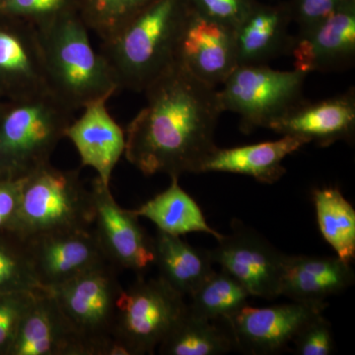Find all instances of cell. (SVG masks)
<instances>
[{
	"label": "cell",
	"instance_id": "cell-3",
	"mask_svg": "<svg viewBox=\"0 0 355 355\" xmlns=\"http://www.w3.org/2000/svg\"><path fill=\"white\" fill-rule=\"evenodd\" d=\"M49 90L76 112L120 90L106 60L95 51L89 30L73 13L39 28Z\"/></svg>",
	"mask_w": 355,
	"mask_h": 355
},
{
	"label": "cell",
	"instance_id": "cell-31",
	"mask_svg": "<svg viewBox=\"0 0 355 355\" xmlns=\"http://www.w3.org/2000/svg\"><path fill=\"white\" fill-rule=\"evenodd\" d=\"M259 0H188L205 17L236 29Z\"/></svg>",
	"mask_w": 355,
	"mask_h": 355
},
{
	"label": "cell",
	"instance_id": "cell-11",
	"mask_svg": "<svg viewBox=\"0 0 355 355\" xmlns=\"http://www.w3.org/2000/svg\"><path fill=\"white\" fill-rule=\"evenodd\" d=\"M324 307L298 301L265 308L246 305L225 322L236 349L250 354H275L293 343L306 324L323 314Z\"/></svg>",
	"mask_w": 355,
	"mask_h": 355
},
{
	"label": "cell",
	"instance_id": "cell-8",
	"mask_svg": "<svg viewBox=\"0 0 355 355\" xmlns=\"http://www.w3.org/2000/svg\"><path fill=\"white\" fill-rule=\"evenodd\" d=\"M187 308L184 296L160 277H139L118 299L114 338L128 355L153 354Z\"/></svg>",
	"mask_w": 355,
	"mask_h": 355
},
{
	"label": "cell",
	"instance_id": "cell-29",
	"mask_svg": "<svg viewBox=\"0 0 355 355\" xmlns=\"http://www.w3.org/2000/svg\"><path fill=\"white\" fill-rule=\"evenodd\" d=\"M0 12L19 18L36 27L77 13L76 0H2Z\"/></svg>",
	"mask_w": 355,
	"mask_h": 355
},
{
	"label": "cell",
	"instance_id": "cell-23",
	"mask_svg": "<svg viewBox=\"0 0 355 355\" xmlns=\"http://www.w3.org/2000/svg\"><path fill=\"white\" fill-rule=\"evenodd\" d=\"M132 211L135 216L149 219L157 226L158 230L168 234L205 233L214 236L217 241L223 237L210 227L198 203L180 186L178 177H171V184L167 190Z\"/></svg>",
	"mask_w": 355,
	"mask_h": 355
},
{
	"label": "cell",
	"instance_id": "cell-18",
	"mask_svg": "<svg viewBox=\"0 0 355 355\" xmlns=\"http://www.w3.org/2000/svg\"><path fill=\"white\" fill-rule=\"evenodd\" d=\"M268 128L282 135L304 137L322 146L350 139L355 130L354 90L322 101L302 100Z\"/></svg>",
	"mask_w": 355,
	"mask_h": 355
},
{
	"label": "cell",
	"instance_id": "cell-1",
	"mask_svg": "<svg viewBox=\"0 0 355 355\" xmlns=\"http://www.w3.org/2000/svg\"><path fill=\"white\" fill-rule=\"evenodd\" d=\"M146 104L125 132V158L146 176L198 173L216 146L218 90L174 64L144 91Z\"/></svg>",
	"mask_w": 355,
	"mask_h": 355
},
{
	"label": "cell",
	"instance_id": "cell-25",
	"mask_svg": "<svg viewBox=\"0 0 355 355\" xmlns=\"http://www.w3.org/2000/svg\"><path fill=\"white\" fill-rule=\"evenodd\" d=\"M317 220L322 235L345 263L355 258V210L338 188L313 191Z\"/></svg>",
	"mask_w": 355,
	"mask_h": 355
},
{
	"label": "cell",
	"instance_id": "cell-9",
	"mask_svg": "<svg viewBox=\"0 0 355 355\" xmlns=\"http://www.w3.org/2000/svg\"><path fill=\"white\" fill-rule=\"evenodd\" d=\"M214 263L237 279L250 296L273 300L280 296L282 268L286 254L241 222L234 221L232 233L209 250Z\"/></svg>",
	"mask_w": 355,
	"mask_h": 355
},
{
	"label": "cell",
	"instance_id": "cell-28",
	"mask_svg": "<svg viewBox=\"0 0 355 355\" xmlns=\"http://www.w3.org/2000/svg\"><path fill=\"white\" fill-rule=\"evenodd\" d=\"M39 289L27 243L13 233H0V292Z\"/></svg>",
	"mask_w": 355,
	"mask_h": 355
},
{
	"label": "cell",
	"instance_id": "cell-35",
	"mask_svg": "<svg viewBox=\"0 0 355 355\" xmlns=\"http://www.w3.org/2000/svg\"><path fill=\"white\" fill-rule=\"evenodd\" d=\"M3 178H6L4 176L3 173H2L1 170H0V179H3Z\"/></svg>",
	"mask_w": 355,
	"mask_h": 355
},
{
	"label": "cell",
	"instance_id": "cell-30",
	"mask_svg": "<svg viewBox=\"0 0 355 355\" xmlns=\"http://www.w3.org/2000/svg\"><path fill=\"white\" fill-rule=\"evenodd\" d=\"M36 291L0 292V355H8Z\"/></svg>",
	"mask_w": 355,
	"mask_h": 355
},
{
	"label": "cell",
	"instance_id": "cell-27",
	"mask_svg": "<svg viewBox=\"0 0 355 355\" xmlns=\"http://www.w3.org/2000/svg\"><path fill=\"white\" fill-rule=\"evenodd\" d=\"M153 0H76L84 24L106 41Z\"/></svg>",
	"mask_w": 355,
	"mask_h": 355
},
{
	"label": "cell",
	"instance_id": "cell-16",
	"mask_svg": "<svg viewBox=\"0 0 355 355\" xmlns=\"http://www.w3.org/2000/svg\"><path fill=\"white\" fill-rule=\"evenodd\" d=\"M8 355H86L53 294L35 293Z\"/></svg>",
	"mask_w": 355,
	"mask_h": 355
},
{
	"label": "cell",
	"instance_id": "cell-24",
	"mask_svg": "<svg viewBox=\"0 0 355 355\" xmlns=\"http://www.w3.org/2000/svg\"><path fill=\"white\" fill-rule=\"evenodd\" d=\"M158 347L163 355H221L232 352L236 345L230 331L193 316L187 308Z\"/></svg>",
	"mask_w": 355,
	"mask_h": 355
},
{
	"label": "cell",
	"instance_id": "cell-15",
	"mask_svg": "<svg viewBox=\"0 0 355 355\" xmlns=\"http://www.w3.org/2000/svg\"><path fill=\"white\" fill-rule=\"evenodd\" d=\"M8 17L0 24V91L16 100L49 90L38 30Z\"/></svg>",
	"mask_w": 355,
	"mask_h": 355
},
{
	"label": "cell",
	"instance_id": "cell-4",
	"mask_svg": "<svg viewBox=\"0 0 355 355\" xmlns=\"http://www.w3.org/2000/svg\"><path fill=\"white\" fill-rule=\"evenodd\" d=\"M73 113L50 90L14 100L0 111V170L4 176L22 179L51 163Z\"/></svg>",
	"mask_w": 355,
	"mask_h": 355
},
{
	"label": "cell",
	"instance_id": "cell-5",
	"mask_svg": "<svg viewBox=\"0 0 355 355\" xmlns=\"http://www.w3.org/2000/svg\"><path fill=\"white\" fill-rule=\"evenodd\" d=\"M92 225L91 191L83 186L79 170H60L49 163L21 179L12 233L23 241Z\"/></svg>",
	"mask_w": 355,
	"mask_h": 355
},
{
	"label": "cell",
	"instance_id": "cell-13",
	"mask_svg": "<svg viewBox=\"0 0 355 355\" xmlns=\"http://www.w3.org/2000/svg\"><path fill=\"white\" fill-rule=\"evenodd\" d=\"M26 243L35 275L44 289L110 263L93 228L51 233Z\"/></svg>",
	"mask_w": 355,
	"mask_h": 355
},
{
	"label": "cell",
	"instance_id": "cell-33",
	"mask_svg": "<svg viewBox=\"0 0 355 355\" xmlns=\"http://www.w3.org/2000/svg\"><path fill=\"white\" fill-rule=\"evenodd\" d=\"M345 0H291L292 21L299 27V33L309 31L328 18Z\"/></svg>",
	"mask_w": 355,
	"mask_h": 355
},
{
	"label": "cell",
	"instance_id": "cell-32",
	"mask_svg": "<svg viewBox=\"0 0 355 355\" xmlns=\"http://www.w3.org/2000/svg\"><path fill=\"white\" fill-rule=\"evenodd\" d=\"M293 343L298 355H330L335 349L331 327L323 314L306 324Z\"/></svg>",
	"mask_w": 355,
	"mask_h": 355
},
{
	"label": "cell",
	"instance_id": "cell-22",
	"mask_svg": "<svg viewBox=\"0 0 355 355\" xmlns=\"http://www.w3.org/2000/svg\"><path fill=\"white\" fill-rule=\"evenodd\" d=\"M153 244L159 277L184 297L190 296L214 272L209 250L191 246L181 236L158 230Z\"/></svg>",
	"mask_w": 355,
	"mask_h": 355
},
{
	"label": "cell",
	"instance_id": "cell-34",
	"mask_svg": "<svg viewBox=\"0 0 355 355\" xmlns=\"http://www.w3.org/2000/svg\"><path fill=\"white\" fill-rule=\"evenodd\" d=\"M21 179H0V233H12L19 209Z\"/></svg>",
	"mask_w": 355,
	"mask_h": 355
},
{
	"label": "cell",
	"instance_id": "cell-26",
	"mask_svg": "<svg viewBox=\"0 0 355 355\" xmlns=\"http://www.w3.org/2000/svg\"><path fill=\"white\" fill-rule=\"evenodd\" d=\"M249 292L230 273L214 270L191 294L188 311L193 316L216 321L227 320L247 305Z\"/></svg>",
	"mask_w": 355,
	"mask_h": 355
},
{
	"label": "cell",
	"instance_id": "cell-12",
	"mask_svg": "<svg viewBox=\"0 0 355 355\" xmlns=\"http://www.w3.org/2000/svg\"><path fill=\"white\" fill-rule=\"evenodd\" d=\"M174 64L217 88L238 65L235 30L190 6L178 40Z\"/></svg>",
	"mask_w": 355,
	"mask_h": 355
},
{
	"label": "cell",
	"instance_id": "cell-17",
	"mask_svg": "<svg viewBox=\"0 0 355 355\" xmlns=\"http://www.w3.org/2000/svg\"><path fill=\"white\" fill-rule=\"evenodd\" d=\"M108 99L96 100L84 107L78 120L65 132L74 144L83 167H91L110 188L112 175L125 150V133L107 109Z\"/></svg>",
	"mask_w": 355,
	"mask_h": 355
},
{
	"label": "cell",
	"instance_id": "cell-20",
	"mask_svg": "<svg viewBox=\"0 0 355 355\" xmlns=\"http://www.w3.org/2000/svg\"><path fill=\"white\" fill-rule=\"evenodd\" d=\"M310 144L296 135H282L275 141L261 142L233 148L216 147L207 156L198 173L222 172L246 175L263 184H272L286 174L282 161L287 156Z\"/></svg>",
	"mask_w": 355,
	"mask_h": 355
},
{
	"label": "cell",
	"instance_id": "cell-21",
	"mask_svg": "<svg viewBox=\"0 0 355 355\" xmlns=\"http://www.w3.org/2000/svg\"><path fill=\"white\" fill-rule=\"evenodd\" d=\"M288 2L256 6L235 29L238 65L265 64L282 53H288L292 37Z\"/></svg>",
	"mask_w": 355,
	"mask_h": 355
},
{
	"label": "cell",
	"instance_id": "cell-10",
	"mask_svg": "<svg viewBox=\"0 0 355 355\" xmlns=\"http://www.w3.org/2000/svg\"><path fill=\"white\" fill-rule=\"evenodd\" d=\"M91 197L93 230L109 263L137 272L153 265V239L147 237L139 217L121 207L98 177L93 180Z\"/></svg>",
	"mask_w": 355,
	"mask_h": 355
},
{
	"label": "cell",
	"instance_id": "cell-36",
	"mask_svg": "<svg viewBox=\"0 0 355 355\" xmlns=\"http://www.w3.org/2000/svg\"><path fill=\"white\" fill-rule=\"evenodd\" d=\"M2 0H0V8H1Z\"/></svg>",
	"mask_w": 355,
	"mask_h": 355
},
{
	"label": "cell",
	"instance_id": "cell-7",
	"mask_svg": "<svg viewBox=\"0 0 355 355\" xmlns=\"http://www.w3.org/2000/svg\"><path fill=\"white\" fill-rule=\"evenodd\" d=\"M306 76L295 69L282 71L265 64L237 65L218 90L222 112L239 114L243 132L268 128L302 101Z\"/></svg>",
	"mask_w": 355,
	"mask_h": 355
},
{
	"label": "cell",
	"instance_id": "cell-19",
	"mask_svg": "<svg viewBox=\"0 0 355 355\" xmlns=\"http://www.w3.org/2000/svg\"><path fill=\"white\" fill-rule=\"evenodd\" d=\"M354 284V270L338 257L286 254L280 296L298 302L326 304L327 298L342 293Z\"/></svg>",
	"mask_w": 355,
	"mask_h": 355
},
{
	"label": "cell",
	"instance_id": "cell-2",
	"mask_svg": "<svg viewBox=\"0 0 355 355\" xmlns=\"http://www.w3.org/2000/svg\"><path fill=\"white\" fill-rule=\"evenodd\" d=\"M188 0H153L111 38L102 42L106 60L121 89L144 92L174 64Z\"/></svg>",
	"mask_w": 355,
	"mask_h": 355
},
{
	"label": "cell",
	"instance_id": "cell-14",
	"mask_svg": "<svg viewBox=\"0 0 355 355\" xmlns=\"http://www.w3.org/2000/svg\"><path fill=\"white\" fill-rule=\"evenodd\" d=\"M288 53L293 58L294 69L306 74L352 64L355 57V0H345L309 31L292 37Z\"/></svg>",
	"mask_w": 355,
	"mask_h": 355
},
{
	"label": "cell",
	"instance_id": "cell-6",
	"mask_svg": "<svg viewBox=\"0 0 355 355\" xmlns=\"http://www.w3.org/2000/svg\"><path fill=\"white\" fill-rule=\"evenodd\" d=\"M123 289L116 266L107 263L46 291L57 300L86 355H128L114 338L116 303Z\"/></svg>",
	"mask_w": 355,
	"mask_h": 355
}]
</instances>
